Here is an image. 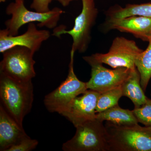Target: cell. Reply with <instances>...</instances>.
<instances>
[{
  "mask_svg": "<svg viewBox=\"0 0 151 151\" xmlns=\"http://www.w3.org/2000/svg\"><path fill=\"white\" fill-rule=\"evenodd\" d=\"M143 50L134 40L123 37L114 39L109 51L106 53H97L83 57L88 64L92 63H105L113 68L126 67L134 69L137 57Z\"/></svg>",
  "mask_w": 151,
  "mask_h": 151,
  "instance_id": "cell-7",
  "label": "cell"
},
{
  "mask_svg": "<svg viewBox=\"0 0 151 151\" xmlns=\"http://www.w3.org/2000/svg\"><path fill=\"white\" fill-rule=\"evenodd\" d=\"M149 127V128H150V129H151V126H150V127Z\"/></svg>",
  "mask_w": 151,
  "mask_h": 151,
  "instance_id": "cell-24",
  "label": "cell"
},
{
  "mask_svg": "<svg viewBox=\"0 0 151 151\" xmlns=\"http://www.w3.org/2000/svg\"><path fill=\"white\" fill-rule=\"evenodd\" d=\"M29 136L23 128L0 105V151H6Z\"/></svg>",
  "mask_w": 151,
  "mask_h": 151,
  "instance_id": "cell-13",
  "label": "cell"
},
{
  "mask_svg": "<svg viewBox=\"0 0 151 151\" xmlns=\"http://www.w3.org/2000/svg\"><path fill=\"white\" fill-rule=\"evenodd\" d=\"M105 25L108 30L129 33L144 41H148L151 33V19L146 17L134 16L123 18H108Z\"/></svg>",
  "mask_w": 151,
  "mask_h": 151,
  "instance_id": "cell-12",
  "label": "cell"
},
{
  "mask_svg": "<svg viewBox=\"0 0 151 151\" xmlns=\"http://www.w3.org/2000/svg\"><path fill=\"white\" fill-rule=\"evenodd\" d=\"M108 18L120 19L127 17L141 16L151 19V4H128L109 12Z\"/></svg>",
  "mask_w": 151,
  "mask_h": 151,
  "instance_id": "cell-17",
  "label": "cell"
},
{
  "mask_svg": "<svg viewBox=\"0 0 151 151\" xmlns=\"http://www.w3.org/2000/svg\"><path fill=\"white\" fill-rule=\"evenodd\" d=\"M89 64L91 66V77L86 82V87L100 93L121 86L134 69L126 67L108 69L97 63Z\"/></svg>",
  "mask_w": 151,
  "mask_h": 151,
  "instance_id": "cell-9",
  "label": "cell"
},
{
  "mask_svg": "<svg viewBox=\"0 0 151 151\" xmlns=\"http://www.w3.org/2000/svg\"><path fill=\"white\" fill-rule=\"evenodd\" d=\"M138 122L146 127L151 126V100L147 98V102L139 108L132 111Z\"/></svg>",
  "mask_w": 151,
  "mask_h": 151,
  "instance_id": "cell-19",
  "label": "cell"
},
{
  "mask_svg": "<svg viewBox=\"0 0 151 151\" xmlns=\"http://www.w3.org/2000/svg\"><path fill=\"white\" fill-rule=\"evenodd\" d=\"M6 1L7 0H0V2H1V3L5 2H6Z\"/></svg>",
  "mask_w": 151,
  "mask_h": 151,
  "instance_id": "cell-23",
  "label": "cell"
},
{
  "mask_svg": "<svg viewBox=\"0 0 151 151\" xmlns=\"http://www.w3.org/2000/svg\"><path fill=\"white\" fill-rule=\"evenodd\" d=\"M108 151H151V129L137 124L119 126L109 122Z\"/></svg>",
  "mask_w": 151,
  "mask_h": 151,
  "instance_id": "cell-2",
  "label": "cell"
},
{
  "mask_svg": "<svg viewBox=\"0 0 151 151\" xmlns=\"http://www.w3.org/2000/svg\"><path fill=\"white\" fill-rule=\"evenodd\" d=\"M65 12L55 7L46 12H40L29 10L24 5V0H15L6 9V13L11 18L5 22V29L9 36L18 35L19 31L23 26L37 22L38 27L55 28L60 16Z\"/></svg>",
  "mask_w": 151,
  "mask_h": 151,
  "instance_id": "cell-3",
  "label": "cell"
},
{
  "mask_svg": "<svg viewBox=\"0 0 151 151\" xmlns=\"http://www.w3.org/2000/svg\"><path fill=\"white\" fill-rule=\"evenodd\" d=\"M122 96H123L122 85L100 93L97 100L96 113H100L118 105Z\"/></svg>",
  "mask_w": 151,
  "mask_h": 151,
  "instance_id": "cell-18",
  "label": "cell"
},
{
  "mask_svg": "<svg viewBox=\"0 0 151 151\" xmlns=\"http://www.w3.org/2000/svg\"><path fill=\"white\" fill-rule=\"evenodd\" d=\"M103 122L96 119L76 127L75 134L63 144L64 151H108V135Z\"/></svg>",
  "mask_w": 151,
  "mask_h": 151,
  "instance_id": "cell-4",
  "label": "cell"
},
{
  "mask_svg": "<svg viewBox=\"0 0 151 151\" xmlns=\"http://www.w3.org/2000/svg\"><path fill=\"white\" fill-rule=\"evenodd\" d=\"M99 92L87 89L82 95L76 97L66 112L62 114L74 127L96 118V108Z\"/></svg>",
  "mask_w": 151,
  "mask_h": 151,
  "instance_id": "cell-11",
  "label": "cell"
},
{
  "mask_svg": "<svg viewBox=\"0 0 151 151\" xmlns=\"http://www.w3.org/2000/svg\"><path fill=\"white\" fill-rule=\"evenodd\" d=\"M1 104L22 128L34 100L32 81L23 82L0 73Z\"/></svg>",
  "mask_w": 151,
  "mask_h": 151,
  "instance_id": "cell-1",
  "label": "cell"
},
{
  "mask_svg": "<svg viewBox=\"0 0 151 151\" xmlns=\"http://www.w3.org/2000/svg\"><path fill=\"white\" fill-rule=\"evenodd\" d=\"M3 54L0 63V73L17 81H32L36 76L33 59L35 52L24 47L16 46L8 50Z\"/></svg>",
  "mask_w": 151,
  "mask_h": 151,
  "instance_id": "cell-8",
  "label": "cell"
},
{
  "mask_svg": "<svg viewBox=\"0 0 151 151\" xmlns=\"http://www.w3.org/2000/svg\"><path fill=\"white\" fill-rule=\"evenodd\" d=\"M140 81V75L136 68L122 85L123 96L129 98L134 105L135 108L144 105L147 99L141 86Z\"/></svg>",
  "mask_w": 151,
  "mask_h": 151,
  "instance_id": "cell-14",
  "label": "cell"
},
{
  "mask_svg": "<svg viewBox=\"0 0 151 151\" xmlns=\"http://www.w3.org/2000/svg\"><path fill=\"white\" fill-rule=\"evenodd\" d=\"M52 0H33L30 7L37 12H49V5Z\"/></svg>",
  "mask_w": 151,
  "mask_h": 151,
  "instance_id": "cell-21",
  "label": "cell"
},
{
  "mask_svg": "<svg viewBox=\"0 0 151 151\" xmlns=\"http://www.w3.org/2000/svg\"><path fill=\"white\" fill-rule=\"evenodd\" d=\"M38 144L36 139H32L29 137L25 138L21 142L12 146L6 151H30L35 148Z\"/></svg>",
  "mask_w": 151,
  "mask_h": 151,
  "instance_id": "cell-20",
  "label": "cell"
},
{
  "mask_svg": "<svg viewBox=\"0 0 151 151\" xmlns=\"http://www.w3.org/2000/svg\"><path fill=\"white\" fill-rule=\"evenodd\" d=\"M95 119L102 122L108 121L119 126H130L137 124L139 123L132 111L123 109L119 107L118 104L97 113Z\"/></svg>",
  "mask_w": 151,
  "mask_h": 151,
  "instance_id": "cell-15",
  "label": "cell"
},
{
  "mask_svg": "<svg viewBox=\"0 0 151 151\" xmlns=\"http://www.w3.org/2000/svg\"><path fill=\"white\" fill-rule=\"evenodd\" d=\"M75 52L71 50L68 75L65 81L55 90L45 97L44 103L47 110L62 115L68 109L72 101L87 90L86 82L79 80L73 68Z\"/></svg>",
  "mask_w": 151,
  "mask_h": 151,
  "instance_id": "cell-5",
  "label": "cell"
},
{
  "mask_svg": "<svg viewBox=\"0 0 151 151\" xmlns=\"http://www.w3.org/2000/svg\"><path fill=\"white\" fill-rule=\"evenodd\" d=\"M148 41L147 48L139 54L135 61V66L140 75L141 85L144 91L151 78V33Z\"/></svg>",
  "mask_w": 151,
  "mask_h": 151,
  "instance_id": "cell-16",
  "label": "cell"
},
{
  "mask_svg": "<svg viewBox=\"0 0 151 151\" xmlns=\"http://www.w3.org/2000/svg\"><path fill=\"white\" fill-rule=\"evenodd\" d=\"M47 30L38 29L34 23L28 25L27 30L21 35L9 36L5 29L0 31V52L16 46L27 47L35 53L40 48L44 42L50 37Z\"/></svg>",
  "mask_w": 151,
  "mask_h": 151,
  "instance_id": "cell-10",
  "label": "cell"
},
{
  "mask_svg": "<svg viewBox=\"0 0 151 151\" xmlns=\"http://www.w3.org/2000/svg\"><path fill=\"white\" fill-rule=\"evenodd\" d=\"M82 9L81 13L76 17L74 26L67 30L64 27L55 28L52 35L60 37L62 35L68 34L72 38L73 43L71 50L80 53L85 52L91 41V34L95 24L98 10L95 7L94 0H81Z\"/></svg>",
  "mask_w": 151,
  "mask_h": 151,
  "instance_id": "cell-6",
  "label": "cell"
},
{
  "mask_svg": "<svg viewBox=\"0 0 151 151\" xmlns=\"http://www.w3.org/2000/svg\"><path fill=\"white\" fill-rule=\"evenodd\" d=\"M55 1H58L59 2L61 5L65 7L68 6L71 2L74 1H76V0H55Z\"/></svg>",
  "mask_w": 151,
  "mask_h": 151,
  "instance_id": "cell-22",
  "label": "cell"
}]
</instances>
